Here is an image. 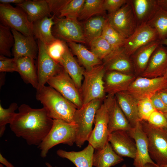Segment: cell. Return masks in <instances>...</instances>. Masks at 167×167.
<instances>
[{
  "instance_id": "6da1fadb",
  "label": "cell",
  "mask_w": 167,
  "mask_h": 167,
  "mask_svg": "<svg viewBox=\"0 0 167 167\" xmlns=\"http://www.w3.org/2000/svg\"><path fill=\"white\" fill-rule=\"evenodd\" d=\"M18 109V112L10 124L11 130L28 145L38 147L50 131L54 120L43 107L33 108L23 104Z\"/></svg>"
},
{
  "instance_id": "7a4b0ae2",
  "label": "cell",
  "mask_w": 167,
  "mask_h": 167,
  "mask_svg": "<svg viewBox=\"0 0 167 167\" xmlns=\"http://www.w3.org/2000/svg\"><path fill=\"white\" fill-rule=\"evenodd\" d=\"M36 96L53 119L74 123L77 107L54 88L45 86L41 89L36 90Z\"/></svg>"
},
{
  "instance_id": "3957f363",
  "label": "cell",
  "mask_w": 167,
  "mask_h": 167,
  "mask_svg": "<svg viewBox=\"0 0 167 167\" xmlns=\"http://www.w3.org/2000/svg\"><path fill=\"white\" fill-rule=\"evenodd\" d=\"M77 125L74 123L54 119L50 131L37 147L41 150L40 156L45 157L49 150L60 143L72 146L75 143Z\"/></svg>"
},
{
  "instance_id": "277c9868",
  "label": "cell",
  "mask_w": 167,
  "mask_h": 167,
  "mask_svg": "<svg viewBox=\"0 0 167 167\" xmlns=\"http://www.w3.org/2000/svg\"><path fill=\"white\" fill-rule=\"evenodd\" d=\"M103 100H93L77 109L74 122L77 125L75 143L77 146L81 147L85 141H88L92 130L96 113L102 104Z\"/></svg>"
},
{
  "instance_id": "5b68a950",
  "label": "cell",
  "mask_w": 167,
  "mask_h": 167,
  "mask_svg": "<svg viewBox=\"0 0 167 167\" xmlns=\"http://www.w3.org/2000/svg\"><path fill=\"white\" fill-rule=\"evenodd\" d=\"M106 72L103 64L85 70L80 90L83 104L95 99H103L105 93L104 78Z\"/></svg>"
},
{
  "instance_id": "8992f818",
  "label": "cell",
  "mask_w": 167,
  "mask_h": 167,
  "mask_svg": "<svg viewBox=\"0 0 167 167\" xmlns=\"http://www.w3.org/2000/svg\"><path fill=\"white\" fill-rule=\"evenodd\" d=\"M148 139L150 156L159 166L167 165V131L141 121Z\"/></svg>"
},
{
  "instance_id": "52a82bcc",
  "label": "cell",
  "mask_w": 167,
  "mask_h": 167,
  "mask_svg": "<svg viewBox=\"0 0 167 167\" xmlns=\"http://www.w3.org/2000/svg\"><path fill=\"white\" fill-rule=\"evenodd\" d=\"M0 19L3 25L27 36H34L32 25L26 13L19 6L0 4Z\"/></svg>"
},
{
  "instance_id": "ba28073f",
  "label": "cell",
  "mask_w": 167,
  "mask_h": 167,
  "mask_svg": "<svg viewBox=\"0 0 167 167\" xmlns=\"http://www.w3.org/2000/svg\"><path fill=\"white\" fill-rule=\"evenodd\" d=\"M107 19L111 26L125 39L132 34L138 27L130 0L115 12L109 14Z\"/></svg>"
},
{
  "instance_id": "9c48e42d",
  "label": "cell",
  "mask_w": 167,
  "mask_h": 167,
  "mask_svg": "<svg viewBox=\"0 0 167 167\" xmlns=\"http://www.w3.org/2000/svg\"><path fill=\"white\" fill-rule=\"evenodd\" d=\"M47 83L74 104L77 109L83 106V103L80 90L63 68L50 79Z\"/></svg>"
},
{
  "instance_id": "30bf717a",
  "label": "cell",
  "mask_w": 167,
  "mask_h": 167,
  "mask_svg": "<svg viewBox=\"0 0 167 167\" xmlns=\"http://www.w3.org/2000/svg\"><path fill=\"white\" fill-rule=\"evenodd\" d=\"M166 89L167 79L163 76L151 78L141 76L135 79L127 91L138 101Z\"/></svg>"
},
{
  "instance_id": "8fae6325",
  "label": "cell",
  "mask_w": 167,
  "mask_h": 167,
  "mask_svg": "<svg viewBox=\"0 0 167 167\" xmlns=\"http://www.w3.org/2000/svg\"><path fill=\"white\" fill-rule=\"evenodd\" d=\"M37 55V74L38 86L36 90L41 89L48 80L63 69L61 65L48 54L46 45L39 41Z\"/></svg>"
},
{
  "instance_id": "7c38bea8",
  "label": "cell",
  "mask_w": 167,
  "mask_h": 167,
  "mask_svg": "<svg viewBox=\"0 0 167 167\" xmlns=\"http://www.w3.org/2000/svg\"><path fill=\"white\" fill-rule=\"evenodd\" d=\"M108 122L107 107L104 101L96 113L94 122L95 126L88 141V144L96 150L103 148L109 142Z\"/></svg>"
},
{
  "instance_id": "4fadbf2b",
  "label": "cell",
  "mask_w": 167,
  "mask_h": 167,
  "mask_svg": "<svg viewBox=\"0 0 167 167\" xmlns=\"http://www.w3.org/2000/svg\"><path fill=\"white\" fill-rule=\"evenodd\" d=\"M54 21L55 24L52 29L54 36L67 42L86 43L87 42L83 29L78 21L55 17Z\"/></svg>"
},
{
  "instance_id": "5bb4252c",
  "label": "cell",
  "mask_w": 167,
  "mask_h": 167,
  "mask_svg": "<svg viewBox=\"0 0 167 167\" xmlns=\"http://www.w3.org/2000/svg\"><path fill=\"white\" fill-rule=\"evenodd\" d=\"M158 40L156 30L148 24H144L138 26L133 33L125 39L121 48L126 55L131 57L141 47Z\"/></svg>"
},
{
  "instance_id": "9a60e30c",
  "label": "cell",
  "mask_w": 167,
  "mask_h": 167,
  "mask_svg": "<svg viewBox=\"0 0 167 167\" xmlns=\"http://www.w3.org/2000/svg\"><path fill=\"white\" fill-rule=\"evenodd\" d=\"M140 121L127 131L130 136L134 140L136 145V152L134 159L133 165L135 167H144L146 164L149 163L158 166L150 156L147 137Z\"/></svg>"
},
{
  "instance_id": "2e32d148",
  "label": "cell",
  "mask_w": 167,
  "mask_h": 167,
  "mask_svg": "<svg viewBox=\"0 0 167 167\" xmlns=\"http://www.w3.org/2000/svg\"><path fill=\"white\" fill-rule=\"evenodd\" d=\"M104 101L108 113L109 134L118 130L129 131L132 127L119 107L115 95H108Z\"/></svg>"
},
{
  "instance_id": "e0dca14e",
  "label": "cell",
  "mask_w": 167,
  "mask_h": 167,
  "mask_svg": "<svg viewBox=\"0 0 167 167\" xmlns=\"http://www.w3.org/2000/svg\"><path fill=\"white\" fill-rule=\"evenodd\" d=\"M51 13L57 18L78 21L85 0H47Z\"/></svg>"
},
{
  "instance_id": "ac0fdd59",
  "label": "cell",
  "mask_w": 167,
  "mask_h": 167,
  "mask_svg": "<svg viewBox=\"0 0 167 167\" xmlns=\"http://www.w3.org/2000/svg\"><path fill=\"white\" fill-rule=\"evenodd\" d=\"M127 131L118 130L109 135L108 142L114 151L118 155L134 159L136 152L135 143Z\"/></svg>"
},
{
  "instance_id": "d6986e66",
  "label": "cell",
  "mask_w": 167,
  "mask_h": 167,
  "mask_svg": "<svg viewBox=\"0 0 167 167\" xmlns=\"http://www.w3.org/2000/svg\"><path fill=\"white\" fill-rule=\"evenodd\" d=\"M11 30L15 39L13 49L14 58L17 59L27 57L34 59L36 58L38 47L34 36H27L15 30Z\"/></svg>"
},
{
  "instance_id": "ffe728a7",
  "label": "cell",
  "mask_w": 167,
  "mask_h": 167,
  "mask_svg": "<svg viewBox=\"0 0 167 167\" xmlns=\"http://www.w3.org/2000/svg\"><path fill=\"white\" fill-rule=\"evenodd\" d=\"M136 78L133 74H127L115 71L106 72L104 78L105 93L108 95L127 91Z\"/></svg>"
},
{
  "instance_id": "44dd1931",
  "label": "cell",
  "mask_w": 167,
  "mask_h": 167,
  "mask_svg": "<svg viewBox=\"0 0 167 167\" xmlns=\"http://www.w3.org/2000/svg\"><path fill=\"white\" fill-rule=\"evenodd\" d=\"M167 68V48L160 45L154 52L141 76L154 78L163 76Z\"/></svg>"
},
{
  "instance_id": "7402d4cb",
  "label": "cell",
  "mask_w": 167,
  "mask_h": 167,
  "mask_svg": "<svg viewBox=\"0 0 167 167\" xmlns=\"http://www.w3.org/2000/svg\"><path fill=\"white\" fill-rule=\"evenodd\" d=\"M103 60V64L106 72L115 71L133 74L134 71L131 57L126 55L122 48L113 51Z\"/></svg>"
},
{
  "instance_id": "603a6c76",
  "label": "cell",
  "mask_w": 167,
  "mask_h": 167,
  "mask_svg": "<svg viewBox=\"0 0 167 167\" xmlns=\"http://www.w3.org/2000/svg\"><path fill=\"white\" fill-rule=\"evenodd\" d=\"M115 96L131 126L135 127L140 121L138 114V101L127 91L118 92Z\"/></svg>"
},
{
  "instance_id": "cb8c5ba5",
  "label": "cell",
  "mask_w": 167,
  "mask_h": 167,
  "mask_svg": "<svg viewBox=\"0 0 167 167\" xmlns=\"http://www.w3.org/2000/svg\"><path fill=\"white\" fill-rule=\"evenodd\" d=\"M16 6L26 13L32 24L45 17L52 16L46 0H25Z\"/></svg>"
},
{
  "instance_id": "d4e9b609",
  "label": "cell",
  "mask_w": 167,
  "mask_h": 167,
  "mask_svg": "<svg viewBox=\"0 0 167 167\" xmlns=\"http://www.w3.org/2000/svg\"><path fill=\"white\" fill-rule=\"evenodd\" d=\"M138 26L147 24L159 8L157 0H131Z\"/></svg>"
},
{
  "instance_id": "484cf974",
  "label": "cell",
  "mask_w": 167,
  "mask_h": 167,
  "mask_svg": "<svg viewBox=\"0 0 167 167\" xmlns=\"http://www.w3.org/2000/svg\"><path fill=\"white\" fill-rule=\"evenodd\" d=\"M59 63L63 67L80 90L85 70L78 64L67 45Z\"/></svg>"
},
{
  "instance_id": "4316f807",
  "label": "cell",
  "mask_w": 167,
  "mask_h": 167,
  "mask_svg": "<svg viewBox=\"0 0 167 167\" xmlns=\"http://www.w3.org/2000/svg\"><path fill=\"white\" fill-rule=\"evenodd\" d=\"M160 45V40H157L141 47L131 56L134 72L140 75L146 68L154 52Z\"/></svg>"
},
{
  "instance_id": "83f0119b",
  "label": "cell",
  "mask_w": 167,
  "mask_h": 167,
  "mask_svg": "<svg viewBox=\"0 0 167 167\" xmlns=\"http://www.w3.org/2000/svg\"><path fill=\"white\" fill-rule=\"evenodd\" d=\"M94 148L90 144L78 152L66 151L59 149L56 153L59 157L66 158L72 162L76 167H92Z\"/></svg>"
},
{
  "instance_id": "f1b7e54d",
  "label": "cell",
  "mask_w": 167,
  "mask_h": 167,
  "mask_svg": "<svg viewBox=\"0 0 167 167\" xmlns=\"http://www.w3.org/2000/svg\"><path fill=\"white\" fill-rule=\"evenodd\" d=\"M55 16L46 17L32 23L33 36L46 45L57 39L54 36L52 29L55 22Z\"/></svg>"
},
{
  "instance_id": "f546056e",
  "label": "cell",
  "mask_w": 167,
  "mask_h": 167,
  "mask_svg": "<svg viewBox=\"0 0 167 167\" xmlns=\"http://www.w3.org/2000/svg\"><path fill=\"white\" fill-rule=\"evenodd\" d=\"M124 161L114 151L109 142L102 148L96 150L94 153L92 164L96 167H111Z\"/></svg>"
},
{
  "instance_id": "4dcf8cb0",
  "label": "cell",
  "mask_w": 167,
  "mask_h": 167,
  "mask_svg": "<svg viewBox=\"0 0 167 167\" xmlns=\"http://www.w3.org/2000/svg\"><path fill=\"white\" fill-rule=\"evenodd\" d=\"M17 65V72L19 73L23 80L31 84L37 89L38 80L34 62V59L27 57L15 59Z\"/></svg>"
},
{
  "instance_id": "1f68e13d",
  "label": "cell",
  "mask_w": 167,
  "mask_h": 167,
  "mask_svg": "<svg viewBox=\"0 0 167 167\" xmlns=\"http://www.w3.org/2000/svg\"><path fill=\"white\" fill-rule=\"evenodd\" d=\"M67 43L73 53L85 69H89L103 64L100 59L82 45L74 42Z\"/></svg>"
},
{
  "instance_id": "d6a6232c",
  "label": "cell",
  "mask_w": 167,
  "mask_h": 167,
  "mask_svg": "<svg viewBox=\"0 0 167 167\" xmlns=\"http://www.w3.org/2000/svg\"><path fill=\"white\" fill-rule=\"evenodd\" d=\"M107 19L103 15H98L86 21L83 29L87 41L89 42L101 36Z\"/></svg>"
},
{
  "instance_id": "836d02e7",
  "label": "cell",
  "mask_w": 167,
  "mask_h": 167,
  "mask_svg": "<svg viewBox=\"0 0 167 167\" xmlns=\"http://www.w3.org/2000/svg\"><path fill=\"white\" fill-rule=\"evenodd\" d=\"M104 0H85L78 19L85 21L96 15H103L105 13Z\"/></svg>"
},
{
  "instance_id": "e575fe53",
  "label": "cell",
  "mask_w": 167,
  "mask_h": 167,
  "mask_svg": "<svg viewBox=\"0 0 167 167\" xmlns=\"http://www.w3.org/2000/svg\"><path fill=\"white\" fill-rule=\"evenodd\" d=\"M156 31L160 41L167 38V11L159 8L147 23Z\"/></svg>"
},
{
  "instance_id": "d590c367",
  "label": "cell",
  "mask_w": 167,
  "mask_h": 167,
  "mask_svg": "<svg viewBox=\"0 0 167 167\" xmlns=\"http://www.w3.org/2000/svg\"><path fill=\"white\" fill-rule=\"evenodd\" d=\"M15 43L14 36L11 29L2 24H0V54L8 57H11V48Z\"/></svg>"
},
{
  "instance_id": "8d00e7d4",
  "label": "cell",
  "mask_w": 167,
  "mask_h": 167,
  "mask_svg": "<svg viewBox=\"0 0 167 167\" xmlns=\"http://www.w3.org/2000/svg\"><path fill=\"white\" fill-rule=\"evenodd\" d=\"M101 36L105 39L110 45L113 51L121 48L125 39L111 26L108 22L107 19Z\"/></svg>"
},
{
  "instance_id": "74e56055",
  "label": "cell",
  "mask_w": 167,
  "mask_h": 167,
  "mask_svg": "<svg viewBox=\"0 0 167 167\" xmlns=\"http://www.w3.org/2000/svg\"><path fill=\"white\" fill-rule=\"evenodd\" d=\"M89 42L91 51L101 60H103L113 51L111 46L102 36Z\"/></svg>"
},
{
  "instance_id": "f35d334b",
  "label": "cell",
  "mask_w": 167,
  "mask_h": 167,
  "mask_svg": "<svg viewBox=\"0 0 167 167\" xmlns=\"http://www.w3.org/2000/svg\"><path fill=\"white\" fill-rule=\"evenodd\" d=\"M17 104L13 102L11 104L9 108L4 109L0 104V137L3 135L6 125L12 122L16 115L15 111L18 108Z\"/></svg>"
},
{
  "instance_id": "ab89813d",
  "label": "cell",
  "mask_w": 167,
  "mask_h": 167,
  "mask_svg": "<svg viewBox=\"0 0 167 167\" xmlns=\"http://www.w3.org/2000/svg\"><path fill=\"white\" fill-rule=\"evenodd\" d=\"M66 46L63 41L57 39L46 46L47 52L49 56L59 63L65 51Z\"/></svg>"
},
{
  "instance_id": "60d3db41",
  "label": "cell",
  "mask_w": 167,
  "mask_h": 167,
  "mask_svg": "<svg viewBox=\"0 0 167 167\" xmlns=\"http://www.w3.org/2000/svg\"><path fill=\"white\" fill-rule=\"evenodd\" d=\"M155 110L150 98H145L138 101V114L140 121H147Z\"/></svg>"
},
{
  "instance_id": "b9f144b4",
  "label": "cell",
  "mask_w": 167,
  "mask_h": 167,
  "mask_svg": "<svg viewBox=\"0 0 167 167\" xmlns=\"http://www.w3.org/2000/svg\"><path fill=\"white\" fill-rule=\"evenodd\" d=\"M146 122L157 128L165 129L167 126V119L165 115L156 110L151 114Z\"/></svg>"
},
{
  "instance_id": "7bdbcfd3",
  "label": "cell",
  "mask_w": 167,
  "mask_h": 167,
  "mask_svg": "<svg viewBox=\"0 0 167 167\" xmlns=\"http://www.w3.org/2000/svg\"><path fill=\"white\" fill-rule=\"evenodd\" d=\"M16 59L2 55L0 56V71L1 72H17Z\"/></svg>"
},
{
  "instance_id": "ee69618b",
  "label": "cell",
  "mask_w": 167,
  "mask_h": 167,
  "mask_svg": "<svg viewBox=\"0 0 167 167\" xmlns=\"http://www.w3.org/2000/svg\"><path fill=\"white\" fill-rule=\"evenodd\" d=\"M127 0H105L104 6L105 11L109 14L113 13L119 9L128 2Z\"/></svg>"
},
{
  "instance_id": "f6af8a7d",
  "label": "cell",
  "mask_w": 167,
  "mask_h": 167,
  "mask_svg": "<svg viewBox=\"0 0 167 167\" xmlns=\"http://www.w3.org/2000/svg\"><path fill=\"white\" fill-rule=\"evenodd\" d=\"M158 92L150 98L155 110L165 115L167 113V106L161 99Z\"/></svg>"
},
{
  "instance_id": "bcb514c9",
  "label": "cell",
  "mask_w": 167,
  "mask_h": 167,
  "mask_svg": "<svg viewBox=\"0 0 167 167\" xmlns=\"http://www.w3.org/2000/svg\"><path fill=\"white\" fill-rule=\"evenodd\" d=\"M158 93L161 99L167 106V89L160 91Z\"/></svg>"
},
{
  "instance_id": "7dc6e473",
  "label": "cell",
  "mask_w": 167,
  "mask_h": 167,
  "mask_svg": "<svg viewBox=\"0 0 167 167\" xmlns=\"http://www.w3.org/2000/svg\"><path fill=\"white\" fill-rule=\"evenodd\" d=\"M24 0H0V3L10 4L12 3L17 5L22 3L25 1Z\"/></svg>"
},
{
  "instance_id": "c3c4849f",
  "label": "cell",
  "mask_w": 167,
  "mask_h": 167,
  "mask_svg": "<svg viewBox=\"0 0 167 167\" xmlns=\"http://www.w3.org/2000/svg\"><path fill=\"white\" fill-rule=\"evenodd\" d=\"M0 163L6 167H15L11 163L9 162L2 156L1 153H0Z\"/></svg>"
},
{
  "instance_id": "681fc988",
  "label": "cell",
  "mask_w": 167,
  "mask_h": 167,
  "mask_svg": "<svg viewBox=\"0 0 167 167\" xmlns=\"http://www.w3.org/2000/svg\"><path fill=\"white\" fill-rule=\"evenodd\" d=\"M159 7L167 11V0H157Z\"/></svg>"
},
{
  "instance_id": "f907efd6",
  "label": "cell",
  "mask_w": 167,
  "mask_h": 167,
  "mask_svg": "<svg viewBox=\"0 0 167 167\" xmlns=\"http://www.w3.org/2000/svg\"><path fill=\"white\" fill-rule=\"evenodd\" d=\"M160 44L166 45L167 47V38L165 39L160 41Z\"/></svg>"
},
{
  "instance_id": "816d5d0a",
  "label": "cell",
  "mask_w": 167,
  "mask_h": 167,
  "mask_svg": "<svg viewBox=\"0 0 167 167\" xmlns=\"http://www.w3.org/2000/svg\"><path fill=\"white\" fill-rule=\"evenodd\" d=\"M144 167H159V166H156L151 164L148 163L146 164Z\"/></svg>"
},
{
  "instance_id": "f5cc1de1",
  "label": "cell",
  "mask_w": 167,
  "mask_h": 167,
  "mask_svg": "<svg viewBox=\"0 0 167 167\" xmlns=\"http://www.w3.org/2000/svg\"><path fill=\"white\" fill-rule=\"evenodd\" d=\"M163 76H164L165 78L167 79V68L165 71Z\"/></svg>"
},
{
  "instance_id": "db71d44e",
  "label": "cell",
  "mask_w": 167,
  "mask_h": 167,
  "mask_svg": "<svg viewBox=\"0 0 167 167\" xmlns=\"http://www.w3.org/2000/svg\"><path fill=\"white\" fill-rule=\"evenodd\" d=\"M45 164L47 167H54L49 162H46Z\"/></svg>"
},
{
  "instance_id": "11a10c76",
  "label": "cell",
  "mask_w": 167,
  "mask_h": 167,
  "mask_svg": "<svg viewBox=\"0 0 167 167\" xmlns=\"http://www.w3.org/2000/svg\"><path fill=\"white\" fill-rule=\"evenodd\" d=\"M159 167H167V165H159Z\"/></svg>"
},
{
  "instance_id": "9f6ffc18",
  "label": "cell",
  "mask_w": 167,
  "mask_h": 167,
  "mask_svg": "<svg viewBox=\"0 0 167 167\" xmlns=\"http://www.w3.org/2000/svg\"><path fill=\"white\" fill-rule=\"evenodd\" d=\"M122 167H126V165L125 164H124L122 166Z\"/></svg>"
},
{
  "instance_id": "6f0895ef",
  "label": "cell",
  "mask_w": 167,
  "mask_h": 167,
  "mask_svg": "<svg viewBox=\"0 0 167 167\" xmlns=\"http://www.w3.org/2000/svg\"><path fill=\"white\" fill-rule=\"evenodd\" d=\"M165 116H166V118L167 119V113L166 114H165ZM165 129H166V130L167 131V126L166 128Z\"/></svg>"
},
{
  "instance_id": "680465c9",
  "label": "cell",
  "mask_w": 167,
  "mask_h": 167,
  "mask_svg": "<svg viewBox=\"0 0 167 167\" xmlns=\"http://www.w3.org/2000/svg\"><path fill=\"white\" fill-rule=\"evenodd\" d=\"M0 167H4L3 165L1 164H0Z\"/></svg>"
}]
</instances>
